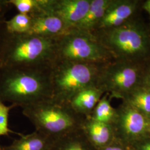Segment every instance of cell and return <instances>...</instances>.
<instances>
[{"mask_svg":"<svg viewBox=\"0 0 150 150\" xmlns=\"http://www.w3.org/2000/svg\"><path fill=\"white\" fill-rule=\"evenodd\" d=\"M23 115L35 126L36 131L52 140L81 129L79 116L69 103L52 98L22 108Z\"/></svg>","mask_w":150,"mask_h":150,"instance_id":"obj_1","label":"cell"},{"mask_svg":"<svg viewBox=\"0 0 150 150\" xmlns=\"http://www.w3.org/2000/svg\"><path fill=\"white\" fill-rule=\"evenodd\" d=\"M50 68L12 69L4 81L1 96L22 108L51 98Z\"/></svg>","mask_w":150,"mask_h":150,"instance_id":"obj_2","label":"cell"},{"mask_svg":"<svg viewBox=\"0 0 150 150\" xmlns=\"http://www.w3.org/2000/svg\"><path fill=\"white\" fill-rule=\"evenodd\" d=\"M102 64L54 61L50 68L51 98L69 103L78 93L92 87L97 81Z\"/></svg>","mask_w":150,"mask_h":150,"instance_id":"obj_3","label":"cell"},{"mask_svg":"<svg viewBox=\"0 0 150 150\" xmlns=\"http://www.w3.org/2000/svg\"><path fill=\"white\" fill-rule=\"evenodd\" d=\"M11 34V33H10ZM6 62L11 69H47L55 61L56 38L11 34Z\"/></svg>","mask_w":150,"mask_h":150,"instance_id":"obj_4","label":"cell"},{"mask_svg":"<svg viewBox=\"0 0 150 150\" xmlns=\"http://www.w3.org/2000/svg\"><path fill=\"white\" fill-rule=\"evenodd\" d=\"M110 52L94 35L76 28L56 38L55 61L102 64Z\"/></svg>","mask_w":150,"mask_h":150,"instance_id":"obj_5","label":"cell"},{"mask_svg":"<svg viewBox=\"0 0 150 150\" xmlns=\"http://www.w3.org/2000/svg\"><path fill=\"white\" fill-rule=\"evenodd\" d=\"M97 31V34L92 35L108 51L110 50L116 54L129 57L141 55L146 51L147 38L145 33L138 27L121 25Z\"/></svg>","mask_w":150,"mask_h":150,"instance_id":"obj_6","label":"cell"},{"mask_svg":"<svg viewBox=\"0 0 150 150\" xmlns=\"http://www.w3.org/2000/svg\"><path fill=\"white\" fill-rule=\"evenodd\" d=\"M139 72L129 64L103 66L98 77L96 87L104 91L124 92L132 89L139 80Z\"/></svg>","mask_w":150,"mask_h":150,"instance_id":"obj_7","label":"cell"},{"mask_svg":"<svg viewBox=\"0 0 150 150\" xmlns=\"http://www.w3.org/2000/svg\"><path fill=\"white\" fill-rule=\"evenodd\" d=\"M91 0H48L47 12L58 16L71 28L84 18Z\"/></svg>","mask_w":150,"mask_h":150,"instance_id":"obj_8","label":"cell"},{"mask_svg":"<svg viewBox=\"0 0 150 150\" xmlns=\"http://www.w3.org/2000/svg\"><path fill=\"white\" fill-rule=\"evenodd\" d=\"M31 17V23L27 33L28 34L44 38H56L72 29L52 13L42 12Z\"/></svg>","mask_w":150,"mask_h":150,"instance_id":"obj_9","label":"cell"},{"mask_svg":"<svg viewBox=\"0 0 150 150\" xmlns=\"http://www.w3.org/2000/svg\"><path fill=\"white\" fill-rule=\"evenodd\" d=\"M135 7V3L132 1H113L95 31L110 29L122 25V24L134 13Z\"/></svg>","mask_w":150,"mask_h":150,"instance_id":"obj_10","label":"cell"},{"mask_svg":"<svg viewBox=\"0 0 150 150\" xmlns=\"http://www.w3.org/2000/svg\"><path fill=\"white\" fill-rule=\"evenodd\" d=\"M112 1L111 0H91L86 15L74 28L89 33L94 31Z\"/></svg>","mask_w":150,"mask_h":150,"instance_id":"obj_11","label":"cell"},{"mask_svg":"<svg viewBox=\"0 0 150 150\" xmlns=\"http://www.w3.org/2000/svg\"><path fill=\"white\" fill-rule=\"evenodd\" d=\"M103 92L96 87H89L79 92L70 101V106L79 115H86L96 107Z\"/></svg>","mask_w":150,"mask_h":150,"instance_id":"obj_12","label":"cell"},{"mask_svg":"<svg viewBox=\"0 0 150 150\" xmlns=\"http://www.w3.org/2000/svg\"><path fill=\"white\" fill-rule=\"evenodd\" d=\"M54 140L35 131L30 134L21 135L9 146L2 150H49Z\"/></svg>","mask_w":150,"mask_h":150,"instance_id":"obj_13","label":"cell"},{"mask_svg":"<svg viewBox=\"0 0 150 150\" xmlns=\"http://www.w3.org/2000/svg\"><path fill=\"white\" fill-rule=\"evenodd\" d=\"M81 129L93 145L102 147L109 142L111 132L108 124L97 122L92 118L82 123Z\"/></svg>","mask_w":150,"mask_h":150,"instance_id":"obj_14","label":"cell"},{"mask_svg":"<svg viewBox=\"0 0 150 150\" xmlns=\"http://www.w3.org/2000/svg\"><path fill=\"white\" fill-rule=\"evenodd\" d=\"M122 125L127 134L135 135L145 131L148 126V122L139 111L129 109L122 117Z\"/></svg>","mask_w":150,"mask_h":150,"instance_id":"obj_15","label":"cell"},{"mask_svg":"<svg viewBox=\"0 0 150 150\" xmlns=\"http://www.w3.org/2000/svg\"><path fill=\"white\" fill-rule=\"evenodd\" d=\"M80 131L81 129L54 140L49 150H87Z\"/></svg>","mask_w":150,"mask_h":150,"instance_id":"obj_16","label":"cell"},{"mask_svg":"<svg viewBox=\"0 0 150 150\" xmlns=\"http://www.w3.org/2000/svg\"><path fill=\"white\" fill-rule=\"evenodd\" d=\"M8 3L14 6L20 13L30 16L46 12V0H10Z\"/></svg>","mask_w":150,"mask_h":150,"instance_id":"obj_17","label":"cell"},{"mask_svg":"<svg viewBox=\"0 0 150 150\" xmlns=\"http://www.w3.org/2000/svg\"><path fill=\"white\" fill-rule=\"evenodd\" d=\"M31 16L18 13L11 20L5 22L7 31L9 33L21 35L27 33L31 27Z\"/></svg>","mask_w":150,"mask_h":150,"instance_id":"obj_18","label":"cell"},{"mask_svg":"<svg viewBox=\"0 0 150 150\" xmlns=\"http://www.w3.org/2000/svg\"><path fill=\"white\" fill-rule=\"evenodd\" d=\"M113 116V108L107 97L104 96L100 99L94 108L93 116L91 118L97 122L108 124L112 120Z\"/></svg>","mask_w":150,"mask_h":150,"instance_id":"obj_19","label":"cell"},{"mask_svg":"<svg viewBox=\"0 0 150 150\" xmlns=\"http://www.w3.org/2000/svg\"><path fill=\"white\" fill-rule=\"evenodd\" d=\"M131 103L136 109L150 113V88H141L134 92Z\"/></svg>","mask_w":150,"mask_h":150,"instance_id":"obj_20","label":"cell"},{"mask_svg":"<svg viewBox=\"0 0 150 150\" xmlns=\"http://www.w3.org/2000/svg\"><path fill=\"white\" fill-rule=\"evenodd\" d=\"M14 106H7L0 101V136L8 135L12 131L8 128V118L9 111Z\"/></svg>","mask_w":150,"mask_h":150,"instance_id":"obj_21","label":"cell"},{"mask_svg":"<svg viewBox=\"0 0 150 150\" xmlns=\"http://www.w3.org/2000/svg\"><path fill=\"white\" fill-rule=\"evenodd\" d=\"M102 150H122L120 148L117 147H112V146H106L103 147Z\"/></svg>","mask_w":150,"mask_h":150,"instance_id":"obj_22","label":"cell"},{"mask_svg":"<svg viewBox=\"0 0 150 150\" xmlns=\"http://www.w3.org/2000/svg\"><path fill=\"white\" fill-rule=\"evenodd\" d=\"M144 7H145L146 10L149 12V15H150V0L147 1V2L145 3Z\"/></svg>","mask_w":150,"mask_h":150,"instance_id":"obj_23","label":"cell"},{"mask_svg":"<svg viewBox=\"0 0 150 150\" xmlns=\"http://www.w3.org/2000/svg\"><path fill=\"white\" fill-rule=\"evenodd\" d=\"M142 150H150V143L144 145L142 147Z\"/></svg>","mask_w":150,"mask_h":150,"instance_id":"obj_24","label":"cell"},{"mask_svg":"<svg viewBox=\"0 0 150 150\" xmlns=\"http://www.w3.org/2000/svg\"><path fill=\"white\" fill-rule=\"evenodd\" d=\"M147 78H148V82H149V85H150V71H149V75H148Z\"/></svg>","mask_w":150,"mask_h":150,"instance_id":"obj_25","label":"cell"},{"mask_svg":"<svg viewBox=\"0 0 150 150\" xmlns=\"http://www.w3.org/2000/svg\"><path fill=\"white\" fill-rule=\"evenodd\" d=\"M1 59H0V68H1Z\"/></svg>","mask_w":150,"mask_h":150,"instance_id":"obj_26","label":"cell"},{"mask_svg":"<svg viewBox=\"0 0 150 150\" xmlns=\"http://www.w3.org/2000/svg\"><path fill=\"white\" fill-rule=\"evenodd\" d=\"M0 150H2V147H1V146H0Z\"/></svg>","mask_w":150,"mask_h":150,"instance_id":"obj_27","label":"cell"}]
</instances>
